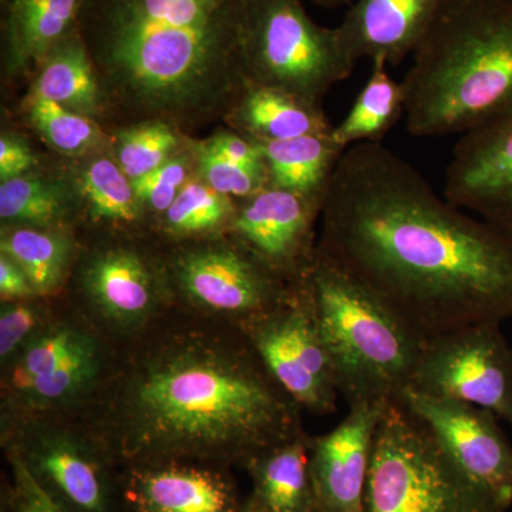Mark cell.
I'll list each match as a JSON object with an SVG mask.
<instances>
[{"mask_svg": "<svg viewBox=\"0 0 512 512\" xmlns=\"http://www.w3.org/2000/svg\"><path fill=\"white\" fill-rule=\"evenodd\" d=\"M409 390L483 407L512 426V346L501 323H474L424 340Z\"/></svg>", "mask_w": 512, "mask_h": 512, "instance_id": "cell-9", "label": "cell"}, {"mask_svg": "<svg viewBox=\"0 0 512 512\" xmlns=\"http://www.w3.org/2000/svg\"><path fill=\"white\" fill-rule=\"evenodd\" d=\"M195 174L212 190L234 200H244L269 187L266 168H248L208 153L194 138Z\"/></svg>", "mask_w": 512, "mask_h": 512, "instance_id": "cell-34", "label": "cell"}, {"mask_svg": "<svg viewBox=\"0 0 512 512\" xmlns=\"http://www.w3.org/2000/svg\"><path fill=\"white\" fill-rule=\"evenodd\" d=\"M386 67V63H372L369 80L348 116L333 127V140L343 150L359 143H382L404 113L402 82L393 80Z\"/></svg>", "mask_w": 512, "mask_h": 512, "instance_id": "cell-27", "label": "cell"}, {"mask_svg": "<svg viewBox=\"0 0 512 512\" xmlns=\"http://www.w3.org/2000/svg\"><path fill=\"white\" fill-rule=\"evenodd\" d=\"M62 500L80 512H104L106 491L99 466L82 447L62 436L42 439L28 463Z\"/></svg>", "mask_w": 512, "mask_h": 512, "instance_id": "cell-23", "label": "cell"}, {"mask_svg": "<svg viewBox=\"0 0 512 512\" xmlns=\"http://www.w3.org/2000/svg\"><path fill=\"white\" fill-rule=\"evenodd\" d=\"M312 2H315L316 5L322 6V8L336 9L349 5V3H353V0H312Z\"/></svg>", "mask_w": 512, "mask_h": 512, "instance_id": "cell-40", "label": "cell"}, {"mask_svg": "<svg viewBox=\"0 0 512 512\" xmlns=\"http://www.w3.org/2000/svg\"><path fill=\"white\" fill-rule=\"evenodd\" d=\"M258 512H320L303 434L256 457Z\"/></svg>", "mask_w": 512, "mask_h": 512, "instance_id": "cell-25", "label": "cell"}, {"mask_svg": "<svg viewBox=\"0 0 512 512\" xmlns=\"http://www.w3.org/2000/svg\"><path fill=\"white\" fill-rule=\"evenodd\" d=\"M363 512H505L451 460L403 399L377 421Z\"/></svg>", "mask_w": 512, "mask_h": 512, "instance_id": "cell-6", "label": "cell"}, {"mask_svg": "<svg viewBox=\"0 0 512 512\" xmlns=\"http://www.w3.org/2000/svg\"><path fill=\"white\" fill-rule=\"evenodd\" d=\"M28 96L56 101L109 127V106L79 30L57 43L30 76Z\"/></svg>", "mask_w": 512, "mask_h": 512, "instance_id": "cell-18", "label": "cell"}, {"mask_svg": "<svg viewBox=\"0 0 512 512\" xmlns=\"http://www.w3.org/2000/svg\"><path fill=\"white\" fill-rule=\"evenodd\" d=\"M439 0H355L336 28L353 62L399 64L413 55Z\"/></svg>", "mask_w": 512, "mask_h": 512, "instance_id": "cell-16", "label": "cell"}, {"mask_svg": "<svg viewBox=\"0 0 512 512\" xmlns=\"http://www.w3.org/2000/svg\"><path fill=\"white\" fill-rule=\"evenodd\" d=\"M86 0H2V73L30 79L43 57L79 30Z\"/></svg>", "mask_w": 512, "mask_h": 512, "instance_id": "cell-17", "label": "cell"}, {"mask_svg": "<svg viewBox=\"0 0 512 512\" xmlns=\"http://www.w3.org/2000/svg\"><path fill=\"white\" fill-rule=\"evenodd\" d=\"M323 200L265 188L237 200L228 234L286 281H303L311 274L318 252L316 224L322 215Z\"/></svg>", "mask_w": 512, "mask_h": 512, "instance_id": "cell-12", "label": "cell"}, {"mask_svg": "<svg viewBox=\"0 0 512 512\" xmlns=\"http://www.w3.org/2000/svg\"><path fill=\"white\" fill-rule=\"evenodd\" d=\"M72 178L80 221L113 229L136 227L147 221L133 184L111 156L110 147L77 158H62Z\"/></svg>", "mask_w": 512, "mask_h": 512, "instance_id": "cell-21", "label": "cell"}, {"mask_svg": "<svg viewBox=\"0 0 512 512\" xmlns=\"http://www.w3.org/2000/svg\"><path fill=\"white\" fill-rule=\"evenodd\" d=\"M224 123L252 141H284L333 130L319 104L274 87L247 83Z\"/></svg>", "mask_w": 512, "mask_h": 512, "instance_id": "cell-19", "label": "cell"}, {"mask_svg": "<svg viewBox=\"0 0 512 512\" xmlns=\"http://www.w3.org/2000/svg\"><path fill=\"white\" fill-rule=\"evenodd\" d=\"M100 370V353L96 342L80 349L52 375L36 380L19 392L29 406L37 409L62 406L76 399L92 386Z\"/></svg>", "mask_w": 512, "mask_h": 512, "instance_id": "cell-32", "label": "cell"}, {"mask_svg": "<svg viewBox=\"0 0 512 512\" xmlns=\"http://www.w3.org/2000/svg\"><path fill=\"white\" fill-rule=\"evenodd\" d=\"M198 141L208 153L229 161V163L248 168H266L258 144L247 137L241 136L231 128L215 131L212 136Z\"/></svg>", "mask_w": 512, "mask_h": 512, "instance_id": "cell-35", "label": "cell"}, {"mask_svg": "<svg viewBox=\"0 0 512 512\" xmlns=\"http://www.w3.org/2000/svg\"><path fill=\"white\" fill-rule=\"evenodd\" d=\"M194 138L163 165L131 181L134 194L147 221L156 222L195 175Z\"/></svg>", "mask_w": 512, "mask_h": 512, "instance_id": "cell-33", "label": "cell"}, {"mask_svg": "<svg viewBox=\"0 0 512 512\" xmlns=\"http://www.w3.org/2000/svg\"><path fill=\"white\" fill-rule=\"evenodd\" d=\"M403 402L433 431L458 468L507 510L512 504V446L490 410L407 390Z\"/></svg>", "mask_w": 512, "mask_h": 512, "instance_id": "cell-11", "label": "cell"}, {"mask_svg": "<svg viewBox=\"0 0 512 512\" xmlns=\"http://www.w3.org/2000/svg\"><path fill=\"white\" fill-rule=\"evenodd\" d=\"M235 211L237 200L212 190L195 174L156 225L175 242L215 237L222 232L228 234Z\"/></svg>", "mask_w": 512, "mask_h": 512, "instance_id": "cell-29", "label": "cell"}, {"mask_svg": "<svg viewBox=\"0 0 512 512\" xmlns=\"http://www.w3.org/2000/svg\"><path fill=\"white\" fill-rule=\"evenodd\" d=\"M402 86L414 137L461 136L512 116V0H439Z\"/></svg>", "mask_w": 512, "mask_h": 512, "instance_id": "cell-4", "label": "cell"}, {"mask_svg": "<svg viewBox=\"0 0 512 512\" xmlns=\"http://www.w3.org/2000/svg\"><path fill=\"white\" fill-rule=\"evenodd\" d=\"M298 404L259 356L185 343L147 360L124 403L128 448L259 457L301 436Z\"/></svg>", "mask_w": 512, "mask_h": 512, "instance_id": "cell-3", "label": "cell"}, {"mask_svg": "<svg viewBox=\"0 0 512 512\" xmlns=\"http://www.w3.org/2000/svg\"><path fill=\"white\" fill-rule=\"evenodd\" d=\"M109 134L111 156L130 181L156 170L192 138L161 120L109 128Z\"/></svg>", "mask_w": 512, "mask_h": 512, "instance_id": "cell-30", "label": "cell"}, {"mask_svg": "<svg viewBox=\"0 0 512 512\" xmlns=\"http://www.w3.org/2000/svg\"><path fill=\"white\" fill-rule=\"evenodd\" d=\"M39 315L29 303H3L0 313V355L8 357L36 328Z\"/></svg>", "mask_w": 512, "mask_h": 512, "instance_id": "cell-37", "label": "cell"}, {"mask_svg": "<svg viewBox=\"0 0 512 512\" xmlns=\"http://www.w3.org/2000/svg\"><path fill=\"white\" fill-rule=\"evenodd\" d=\"M444 198L512 238V116L458 137Z\"/></svg>", "mask_w": 512, "mask_h": 512, "instance_id": "cell-13", "label": "cell"}, {"mask_svg": "<svg viewBox=\"0 0 512 512\" xmlns=\"http://www.w3.org/2000/svg\"><path fill=\"white\" fill-rule=\"evenodd\" d=\"M73 228L2 225L0 252L28 276L36 295H50L66 281L76 252Z\"/></svg>", "mask_w": 512, "mask_h": 512, "instance_id": "cell-24", "label": "cell"}, {"mask_svg": "<svg viewBox=\"0 0 512 512\" xmlns=\"http://www.w3.org/2000/svg\"><path fill=\"white\" fill-rule=\"evenodd\" d=\"M20 113L26 126L59 157H83L110 147L109 130L103 124L56 101L25 94Z\"/></svg>", "mask_w": 512, "mask_h": 512, "instance_id": "cell-28", "label": "cell"}, {"mask_svg": "<svg viewBox=\"0 0 512 512\" xmlns=\"http://www.w3.org/2000/svg\"><path fill=\"white\" fill-rule=\"evenodd\" d=\"M0 293L2 298L8 301L36 295L23 269L2 252H0Z\"/></svg>", "mask_w": 512, "mask_h": 512, "instance_id": "cell-39", "label": "cell"}, {"mask_svg": "<svg viewBox=\"0 0 512 512\" xmlns=\"http://www.w3.org/2000/svg\"><path fill=\"white\" fill-rule=\"evenodd\" d=\"M383 406H350L335 430L313 441L311 476L320 512H363L373 437Z\"/></svg>", "mask_w": 512, "mask_h": 512, "instance_id": "cell-15", "label": "cell"}, {"mask_svg": "<svg viewBox=\"0 0 512 512\" xmlns=\"http://www.w3.org/2000/svg\"><path fill=\"white\" fill-rule=\"evenodd\" d=\"M13 473H15L16 512H67L37 480L25 460L20 457L13 458Z\"/></svg>", "mask_w": 512, "mask_h": 512, "instance_id": "cell-36", "label": "cell"}, {"mask_svg": "<svg viewBox=\"0 0 512 512\" xmlns=\"http://www.w3.org/2000/svg\"><path fill=\"white\" fill-rule=\"evenodd\" d=\"M138 497L147 512H235L221 480L204 471L168 468L138 481Z\"/></svg>", "mask_w": 512, "mask_h": 512, "instance_id": "cell-26", "label": "cell"}, {"mask_svg": "<svg viewBox=\"0 0 512 512\" xmlns=\"http://www.w3.org/2000/svg\"><path fill=\"white\" fill-rule=\"evenodd\" d=\"M264 157L269 187L325 198L340 157L345 153L328 134L284 141H255Z\"/></svg>", "mask_w": 512, "mask_h": 512, "instance_id": "cell-22", "label": "cell"}, {"mask_svg": "<svg viewBox=\"0 0 512 512\" xmlns=\"http://www.w3.org/2000/svg\"><path fill=\"white\" fill-rule=\"evenodd\" d=\"M221 235L181 242L165 261L170 284L202 308L248 320L284 301L295 282L276 274L232 235L224 241Z\"/></svg>", "mask_w": 512, "mask_h": 512, "instance_id": "cell-10", "label": "cell"}, {"mask_svg": "<svg viewBox=\"0 0 512 512\" xmlns=\"http://www.w3.org/2000/svg\"><path fill=\"white\" fill-rule=\"evenodd\" d=\"M2 225L73 228L80 221L79 200L63 161L0 183Z\"/></svg>", "mask_w": 512, "mask_h": 512, "instance_id": "cell-20", "label": "cell"}, {"mask_svg": "<svg viewBox=\"0 0 512 512\" xmlns=\"http://www.w3.org/2000/svg\"><path fill=\"white\" fill-rule=\"evenodd\" d=\"M249 512H258V511H256V510H252V511H249Z\"/></svg>", "mask_w": 512, "mask_h": 512, "instance_id": "cell-41", "label": "cell"}, {"mask_svg": "<svg viewBox=\"0 0 512 512\" xmlns=\"http://www.w3.org/2000/svg\"><path fill=\"white\" fill-rule=\"evenodd\" d=\"M80 285L101 313L119 323L146 318L170 284L167 264L126 239L93 248L79 269Z\"/></svg>", "mask_w": 512, "mask_h": 512, "instance_id": "cell-14", "label": "cell"}, {"mask_svg": "<svg viewBox=\"0 0 512 512\" xmlns=\"http://www.w3.org/2000/svg\"><path fill=\"white\" fill-rule=\"evenodd\" d=\"M318 249L423 338L512 318V238L440 198L382 143L340 157Z\"/></svg>", "mask_w": 512, "mask_h": 512, "instance_id": "cell-1", "label": "cell"}, {"mask_svg": "<svg viewBox=\"0 0 512 512\" xmlns=\"http://www.w3.org/2000/svg\"><path fill=\"white\" fill-rule=\"evenodd\" d=\"M255 353L298 406L335 412L339 389L316 315L308 278L295 282L284 301L248 320Z\"/></svg>", "mask_w": 512, "mask_h": 512, "instance_id": "cell-8", "label": "cell"}, {"mask_svg": "<svg viewBox=\"0 0 512 512\" xmlns=\"http://www.w3.org/2000/svg\"><path fill=\"white\" fill-rule=\"evenodd\" d=\"M242 62L247 83L284 90L319 106L356 66L338 30L313 22L302 0H251Z\"/></svg>", "mask_w": 512, "mask_h": 512, "instance_id": "cell-7", "label": "cell"}, {"mask_svg": "<svg viewBox=\"0 0 512 512\" xmlns=\"http://www.w3.org/2000/svg\"><path fill=\"white\" fill-rule=\"evenodd\" d=\"M43 164L42 157L25 137L13 131H2L0 137V183L20 177Z\"/></svg>", "mask_w": 512, "mask_h": 512, "instance_id": "cell-38", "label": "cell"}, {"mask_svg": "<svg viewBox=\"0 0 512 512\" xmlns=\"http://www.w3.org/2000/svg\"><path fill=\"white\" fill-rule=\"evenodd\" d=\"M92 340L87 333L69 325L53 326L39 333L26 343L13 372L12 383L16 392H22L29 384L55 373Z\"/></svg>", "mask_w": 512, "mask_h": 512, "instance_id": "cell-31", "label": "cell"}, {"mask_svg": "<svg viewBox=\"0 0 512 512\" xmlns=\"http://www.w3.org/2000/svg\"><path fill=\"white\" fill-rule=\"evenodd\" d=\"M309 282L339 393L348 406L402 399L426 338L319 249Z\"/></svg>", "mask_w": 512, "mask_h": 512, "instance_id": "cell-5", "label": "cell"}, {"mask_svg": "<svg viewBox=\"0 0 512 512\" xmlns=\"http://www.w3.org/2000/svg\"><path fill=\"white\" fill-rule=\"evenodd\" d=\"M251 0H86L79 32L109 128L161 120L187 136L224 121L247 86Z\"/></svg>", "mask_w": 512, "mask_h": 512, "instance_id": "cell-2", "label": "cell"}]
</instances>
